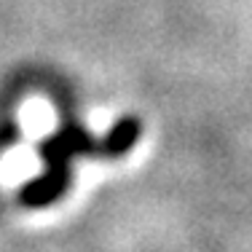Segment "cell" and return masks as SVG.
<instances>
[{
	"instance_id": "1",
	"label": "cell",
	"mask_w": 252,
	"mask_h": 252,
	"mask_svg": "<svg viewBox=\"0 0 252 252\" xmlns=\"http://www.w3.org/2000/svg\"><path fill=\"white\" fill-rule=\"evenodd\" d=\"M137 137H140V121H137V118H121V121L110 129V134H107V140L102 148H105L107 156H121Z\"/></svg>"
}]
</instances>
